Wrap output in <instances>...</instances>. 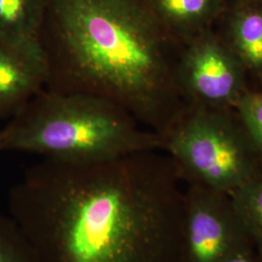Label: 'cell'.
Returning <instances> with one entry per match:
<instances>
[{"mask_svg":"<svg viewBox=\"0 0 262 262\" xmlns=\"http://www.w3.org/2000/svg\"><path fill=\"white\" fill-rule=\"evenodd\" d=\"M181 181L156 150L44 159L11 188L9 215L40 262H181Z\"/></svg>","mask_w":262,"mask_h":262,"instance_id":"6da1fadb","label":"cell"},{"mask_svg":"<svg viewBox=\"0 0 262 262\" xmlns=\"http://www.w3.org/2000/svg\"><path fill=\"white\" fill-rule=\"evenodd\" d=\"M40 45L49 91L108 99L159 136L187 109L184 45L147 0H48Z\"/></svg>","mask_w":262,"mask_h":262,"instance_id":"7a4b0ae2","label":"cell"},{"mask_svg":"<svg viewBox=\"0 0 262 262\" xmlns=\"http://www.w3.org/2000/svg\"><path fill=\"white\" fill-rule=\"evenodd\" d=\"M159 134L120 105L92 94L43 89L0 130V152L88 162L161 149Z\"/></svg>","mask_w":262,"mask_h":262,"instance_id":"3957f363","label":"cell"},{"mask_svg":"<svg viewBox=\"0 0 262 262\" xmlns=\"http://www.w3.org/2000/svg\"><path fill=\"white\" fill-rule=\"evenodd\" d=\"M161 138L182 181L231 195L262 174V159L240 121L189 105Z\"/></svg>","mask_w":262,"mask_h":262,"instance_id":"277c9868","label":"cell"},{"mask_svg":"<svg viewBox=\"0 0 262 262\" xmlns=\"http://www.w3.org/2000/svg\"><path fill=\"white\" fill-rule=\"evenodd\" d=\"M251 246L230 195L188 185L183 201L181 262H222Z\"/></svg>","mask_w":262,"mask_h":262,"instance_id":"5b68a950","label":"cell"},{"mask_svg":"<svg viewBox=\"0 0 262 262\" xmlns=\"http://www.w3.org/2000/svg\"><path fill=\"white\" fill-rule=\"evenodd\" d=\"M246 69L226 42L207 30L184 45L178 84L187 106L226 110L236 106L245 90Z\"/></svg>","mask_w":262,"mask_h":262,"instance_id":"8992f818","label":"cell"},{"mask_svg":"<svg viewBox=\"0 0 262 262\" xmlns=\"http://www.w3.org/2000/svg\"><path fill=\"white\" fill-rule=\"evenodd\" d=\"M44 55L0 41V117L14 116L45 89Z\"/></svg>","mask_w":262,"mask_h":262,"instance_id":"52a82bcc","label":"cell"},{"mask_svg":"<svg viewBox=\"0 0 262 262\" xmlns=\"http://www.w3.org/2000/svg\"><path fill=\"white\" fill-rule=\"evenodd\" d=\"M159 21L185 45L206 30L219 13L222 0H147Z\"/></svg>","mask_w":262,"mask_h":262,"instance_id":"ba28073f","label":"cell"},{"mask_svg":"<svg viewBox=\"0 0 262 262\" xmlns=\"http://www.w3.org/2000/svg\"><path fill=\"white\" fill-rule=\"evenodd\" d=\"M47 6L48 0H0V41L43 54L40 35Z\"/></svg>","mask_w":262,"mask_h":262,"instance_id":"9c48e42d","label":"cell"},{"mask_svg":"<svg viewBox=\"0 0 262 262\" xmlns=\"http://www.w3.org/2000/svg\"><path fill=\"white\" fill-rule=\"evenodd\" d=\"M226 44L244 68L262 74V7L237 10L230 19Z\"/></svg>","mask_w":262,"mask_h":262,"instance_id":"30bf717a","label":"cell"},{"mask_svg":"<svg viewBox=\"0 0 262 262\" xmlns=\"http://www.w3.org/2000/svg\"><path fill=\"white\" fill-rule=\"evenodd\" d=\"M230 197L254 249L262 256V174L244 184Z\"/></svg>","mask_w":262,"mask_h":262,"instance_id":"8fae6325","label":"cell"},{"mask_svg":"<svg viewBox=\"0 0 262 262\" xmlns=\"http://www.w3.org/2000/svg\"><path fill=\"white\" fill-rule=\"evenodd\" d=\"M0 262H40L15 222L1 213Z\"/></svg>","mask_w":262,"mask_h":262,"instance_id":"7c38bea8","label":"cell"},{"mask_svg":"<svg viewBox=\"0 0 262 262\" xmlns=\"http://www.w3.org/2000/svg\"><path fill=\"white\" fill-rule=\"evenodd\" d=\"M235 108L249 137L262 159V94L246 92Z\"/></svg>","mask_w":262,"mask_h":262,"instance_id":"4fadbf2b","label":"cell"},{"mask_svg":"<svg viewBox=\"0 0 262 262\" xmlns=\"http://www.w3.org/2000/svg\"><path fill=\"white\" fill-rule=\"evenodd\" d=\"M222 262H262V256L251 246L230 254Z\"/></svg>","mask_w":262,"mask_h":262,"instance_id":"5bb4252c","label":"cell"},{"mask_svg":"<svg viewBox=\"0 0 262 262\" xmlns=\"http://www.w3.org/2000/svg\"><path fill=\"white\" fill-rule=\"evenodd\" d=\"M250 1H259V2H261L262 0H250Z\"/></svg>","mask_w":262,"mask_h":262,"instance_id":"9a60e30c","label":"cell"}]
</instances>
